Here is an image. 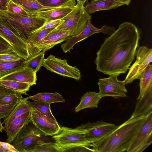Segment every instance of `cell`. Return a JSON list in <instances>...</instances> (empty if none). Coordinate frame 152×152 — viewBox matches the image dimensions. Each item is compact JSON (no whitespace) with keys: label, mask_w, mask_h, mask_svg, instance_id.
Here are the masks:
<instances>
[{"label":"cell","mask_w":152,"mask_h":152,"mask_svg":"<svg viewBox=\"0 0 152 152\" xmlns=\"http://www.w3.org/2000/svg\"><path fill=\"white\" fill-rule=\"evenodd\" d=\"M0 79L27 83L31 86L36 84L37 80V73L31 68L26 66L7 75Z\"/></svg>","instance_id":"cell-17"},{"label":"cell","mask_w":152,"mask_h":152,"mask_svg":"<svg viewBox=\"0 0 152 152\" xmlns=\"http://www.w3.org/2000/svg\"><path fill=\"white\" fill-rule=\"evenodd\" d=\"M117 75H109L107 78L99 79L97 84L99 86L98 93L102 98L106 96L113 97L116 99L125 97L127 91L125 87L124 81L118 80Z\"/></svg>","instance_id":"cell-10"},{"label":"cell","mask_w":152,"mask_h":152,"mask_svg":"<svg viewBox=\"0 0 152 152\" xmlns=\"http://www.w3.org/2000/svg\"><path fill=\"white\" fill-rule=\"evenodd\" d=\"M9 0H0V11H7Z\"/></svg>","instance_id":"cell-42"},{"label":"cell","mask_w":152,"mask_h":152,"mask_svg":"<svg viewBox=\"0 0 152 152\" xmlns=\"http://www.w3.org/2000/svg\"><path fill=\"white\" fill-rule=\"evenodd\" d=\"M124 5L117 0H92L87 2L84 8L90 14L99 11L115 9Z\"/></svg>","instance_id":"cell-20"},{"label":"cell","mask_w":152,"mask_h":152,"mask_svg":"<svg viewBox=\"0 0 152 152\" xmlns=\"http://www.w3.org/2000/svg\"><path fill=\"white\" fill-rule=\"evenodd\" d=\"M9 1L10 0H9Z\"/></svg>","instance_id":"cell-49"},{"label":"cell","mask_w":152,"mask_h":152,"mask_svg":"<svg viewBox=\"0 0 152 152\" xmlns=\"http://www.w3.org/2000/svg\"><path fill=\"white\" fill-rule=\"evenodd\" d=\"M45 136L31 121L18 134L13 145L19 152H31L34 146L44 142Z\"/></svg>","instance_id":"cell-5"},{"label":"cell","mask_w":152,"mask_h":152,"mask_svg":"<svg viewBox=\"0 0 152 152\" xmlns=\"http://www.w3.org/2000/svg\"><path fill=\"white\" fill-rule=\"evenodd\" d=\"M137 100L131 117L135 118L145 115L152 112V85Z\"/></svg>","instance_id":"cell-19"},{"label":"cell","mask_w":152,"mask_h":152,"mask_svg":"<svg viewBox=\"0 0 152 152\" xmlns=\"http://www.w3.org/2000/svg\"><path fill=\"white\" fill-rule=\"evenodd\" d=\"M135 56L136 60L131 66L124 81L125 85L138 79L144 70L152 61V49L145 46L138 47Z\"/></svg>","instance_id":"cell-8"},{"label":"cell","mask_w":152,"mask_h":152,"mask_svg":"<svg viewBox=\"0 0 152 152\" xmlns=\"http://www.w3.org/2000/svg\"><path fill=\"white\" fill-rule=\"evenodd\" d=\"M0 152H3V151L2 150L1 148L0 147Z\"/></svg>","instance_id":"cell-46"},{"label":"cell","mask_w":152,"mask_h":152,"mask_svg":"<svg viewBox=\"0 0 152 152\" xmlns=\"http://www.w3.org/2000/svg\"><path fill=\"white\" fill-rule=\"evenodd\" d=\"M140 38V31L134 24L127 22L120 24L97 52L96 69L109 75L126 73L135 58Z\"/></svg>","instance_id":"cell-1"},{"label":"cell","mask_w":152,"mask_h":152,"mask_svg":"<svg viewBox=\"0 0 152 152\" xmlns=\"http://www.w3.org/2000/svg\"><path fill=\"white\" fill-rule=\"evenodd\" d=\"M25 61L23 59L10 61L0 60V79L23 68Z\"/></svg>","instance_id":"cell-23"},{"label":"cell","mask_w":152,"mask_h":152,"mask_svg":"<svg viewBox=\"0 0 152 152\" xmlns=\"http://www.w3.org/2000/svg\"><path fill=\"white\" fill-rule=\"evenodd\" d=\"M61 22V19L46 20L43 25L35 31L42 30L50 28H56Z\"/></svg>","instance_id":"cell-37"},{"label":"cell","mask_w":152,"mask_h":152,"mask_svg":"<svg viewBox=\"0 0 152 152\" xmlns=\"http://www.w3.org/2000/svg\"><path fill=\"white\" fill-rule=\"evenodd\" d=\"M16 93H19L0 84V99L6 96Z\"/></svg>","instance_id":"cell-41"},{"label":"cell","mask_w":152,"mask_h":152,"mask_svg":"<svg viewBox=\"0 0 152 152\" xmlns=\"http://www.w3.org/2000/svg\"><path fill=\"white\" fill-rule=\"evenodd\" d=\"M76 4L75 0H69L54 8L34 11L28 14L31 16L40 17L46 20L61 19L73 9Z\"/></svg>","instance_id":"cell-16"},{"label":"cell","mask_w":152,"mask_h":152,"mask_svg":"<svg viewBox=\"0 0 152 152\" xmlns=\"http://www.w3.org/2000/svg\"><path fill=\"white\" fill-rule=\"evenodd\" d=\"M152 112L149 113L126 152H142L152 142Z\"/></svg>","instance_id":"cell-15"},{"label":"cell","mask_w":152,"mask_h":152,"mask_svg":"<svg viewBox=\"0 0 152 152\" xmlns=\"http://www.w3.org/2000/svg\"><path fill=\"white\" fill-rule=\"evenodd\" d=\"M23 98L22 94L16 93L7 95L0 99V105H5L19 102Z\"/></svg>","instance_id":"cell-32"},{"label":"cell","mask_w":152,"mask_h":152,"mask_svg":"<svg viewBox=\"0 0 152 152\" xmlns=\"http://www.w3.org/2000/svg\"></svg>","instance_id":"cell-48"},{"label":"cell","mask_w":152,"mask_h":152,"mask_svg":"<svg viewBox=\"0 0 152 152\" xmlns=\"http://www.w3.org/2000/svg\"><path fill=\"white\" fill-rule=\"evenodd\" d=\"M45 52L41 51L30 56L27 60L25 61V66L31 68L37 73L42 66L45 59Z\"/></svg>","instance_id":"cell-28"},{"label":"cell","mask_w":152,"mask_h":152,"mask_svg":"<svg viewBox=\"0 0 152 152\" xmlns=\"http://www.w3.org/2000/svg\"><path fill=\"white\" fill-rule=\"evenodd\" d=\"M7 11L14 14L31 16L22 7L12 0L9 1Z\"/></svg>","instance_id":"cell-33"},{"label":"cell","mask_w":152,"mask_h":152,"mask_svg":"<svg viewBox=\"0 0 152 152\" xmlns=\"http://www.w3.org/2000/svg\"><path fill=\"white\" fill-rule=\"evenodd\" d=\"M13 51L10 45L0 36V54L9 53Z\"/></svg>","instance_id":"cell-39"},{"label":"cell","mask_w":152,"mask_h":152,"mask_svg":"<svg viewBox=\"0 0 152 152\" xmlns=\"http://www.w3.org/2000/svg\"><path fill=\"white\" fill-rule=\"evenodd\" d=\"M30 111L23 114L14 120L11 124L4 130L6 132L7 137L6 142L9 143L13 142L16 136L22 128L31 122Z\"/></svg>","instance_id":"cell-18"},{"label":"cell","mask_w":152,"mask_h":152,"mask_svg":"<svg viewBox=\"0 0 152 152\" xmlns=\"http://www.w3.org/2000/svg\"><path fill=\"white\" fill-rule=\"evenodd\" d=\"M52 138L62 148L78 146L89 147L93 146L84 134L74 129L65 126H61L60 132L52 136Z\"/></svg>","instance_id":"cell-7"},{"label":"cell","mask_w":152,"mask_h":152,"mask_svg":"<svg viewBox=\"0 0 152 152\" xmlns=\"http://www.w3.org/2000/svg\"><path fill=\"white\" fill-rule=\"evenodd\" d=\"M30 112L31 122L46 136H53L60 132L61 126L56 120L48 117L31 107Z\"/></svg>","instance_id":"cell-14"},{"label":"cell","mask_w":152,"mask_h":152,"mask_svg":"<svg viewBox=\"0 0 152 152\" xmlns=\"http://www.w3.org/2000/svg\"><path fill=\"white\" fill-rule=\"evenodd\" d=\"M55 28H50L32 32L26 41L28 46H33L44 38Z\"/></svg>","instance_id":"cell-31"},{"label":"cell","mask_w":152,"mask_h":152,"mask_svg":"<svg viewBox=\"0 0 152 152\" xmlns=\"http://www.w3.org/2000/svg\"><path fill=\"white\" fill-rule=\"evenodd\" d=\"M29 97L23 98L15 106L14 109L6 117L4 118L3 124L4 128H7L15 119L23 114L30 111L28 103Z\"/></svg>","instance_id":"cell-21"},{"label":"cell","mask_w":152,"mask_h":152,"mask_svg":"<svg viewBox=\"0 0 152 152\" xmlns=\"http://www.w3.org/2000/svg\"><path fill=\"white\" fill-rule=\"evenodd\" d=\"M62 152H96L95 150L89 147L85 146H78L70 148H62Z\"/></svg>","instance_id":"cell-38"},{"label":"cell","mask_w":152,"mask_h":152,"mask_svg":"<svg viewBox=\"0 0 152 152\" xmlns=\"http://www.w3.org/2000/svg\"><path fill=\"white\" fill-rule=\"evenodd\" d=\"M0 36L11 46L13 50L25 60L30 57L27 42L12 31L0 18Z\"/></svg>","instance_id":"cell-13"},{"label":"cell","mask_w":152,"mask_h":152,"mask_svg":"<svg viewBox=\"0 0 152 152\" xmlns=\"http://www.w3.org/2000/svg\"><path fill=\"white\" fill-rule=\"evenodd\" d=\"M28 97L29 99L34 101H41L50 104L57 102H65V100L63 96L57 92L38 93Z\"/></svg>","instance_id":"cell-26"},{"label":"cell","mask_w":152,"mask_h":152,"mask_svg":"<svg viewBox=\"0 0 152 152\" xmlns=\"http://www.w3.org/2000/svg\"><path fill=\"white\" fill-rule=\"evenodd\" d=\"M18 103L15 102L7 105H0V119L7 116Z\"/></svg>","instance_id":"cell-34"},{"label":"cell","mask_w":152,"mask_h":152,"mask_svg":"<svg viewBox=\"0 0 152 152\" xmlns=\"http://www.w3.org/2000/svg\"><path fill=\"white\" fill-rule=\"evenodd\" d=\"M62 152V149L56 142H44L36 145L31 152Z\"/></svg>","instance_id":"cell-30"},{"label":"cell","mask_w":152,"mask_h":152,"mask_svg":"<svg viewBox=\"0 0 152 152\" xmlns=\"http://www.w3.org/2000/svg\"><path fill=\"white\" fill-rule=\"evenodd\" d=\"M31 102L28 100L30 106L33 107L40 113L55 120H56L52 113L50 103L39 101Z\"/></svg>","instance_id":"cell-29"},{"label":"cell","mask_w":152,"mask_h":152,"mask_svg":"<svg viewBox=\"0 0 152 152\" xmlns=\"http://www.w3.org/2000/svg\"><path fill=\"white\" fill-rule=\"evenodd\" d=\"M149 114L131 117L109 135L92 144L93 149L96 152L127 151Z\"/></svg>","instance_id":"cell-2"},{"label":"cell","mask_w":152,"mask_h":152,"mask_svg":"<svg viewBox=\"0 0 152 152\" xmlns=\"http://www.w3.org/2000/svg\"><path fill=\"white\" fill-rule=\"evenodd\" d=\"M67 60L57 58L52 55H50L45 59L42 66L50 72L59 75L79 80L81 77L80 70L76 66L69 65Z\"/></svg>","instance_id":"cell-9"},{"label":"cell","mask_w":152,"mask_h":152,"mask_svg":"<svg viewBox=\"0 0 152 152\" xmlns=\"http://www.w3.org/2000/svg\"><path fill=\"white\" fill-rule=\"evenodd\" d=\"M140 92L137 100L143 95L147 89L152 85V65L149 64L139 77Z\"/></svg>","instance_id":"cell-24"},{"label":"cell","mask_w":152,"mask_h":152,"mask_svg":"<svg viewBox=\"0 0 152 152\" xmlns=\"http://www.w3.org/2000/svg\"><path fill=\"white\" fill-rule=\"evenodd\" d=\"M73 9L62 19L61 23L55 29L68 31L71 37L77 35L86 27L91 15L86 10L85 3L77 1Z\"/></svg>","instance_id":"cell-4"},{"label":"cell","mask_w":152,"mask_h":152,"mask_svg":"<svg viewBox=\"0 0 152 152\" xmlns=\"http://www.w3.org/2000/svg\"><path fill=\"white\" fill-rule=\"evenodd\" d=\"M0 18L12 31L26 42L31 34L46 21L40 17L17 14L7 11H0Z\"/></svg>","instance_id":"cell-3"},{"label":"cell","mask_w":152,"mask_h":152,"mask_svg":"<svg viewBox=\"0 0 152 152\" xmlns=\"http://www.w3.org/2000/svg\"><path fill=\"white\" fill-rule=\"evenodd\" d=\"M70 37L68 31L54 28L36 45L28 46L30 56L41 51L45 53L55 45L66 41Z\"/></svg>","instance_id":"cell-12"},{"label":"cell","mask_w":152,"mask_h":152,"mask_svg":"<svg viewBox=\"0 0 152 152\" xmlns=\"http://www.w3.org/2000/svg\"><path fill=\"white\" fill-rule=\"evenodd\" d=\"M0 147L3 152H19L13 145L6 142H4L0 141Z\"/></svg>","instance_id":"cell-40"},{"label":"cell","mask_w":152,"mask_h":152,"mask_svg":"<svg viewBox=\"0 0 152 152\" xmlns=\"http://www.w3.org/2000/svg\"><path fill=\"white\" fill-rule=\"evenodd\" d=\"M69 0H38L42 5L55 7L61 5Z\"/></svg>","instance_id":"cell-36"},{"label":"cell","mask_w":152,"mask_h":152,"mask_svg":"<svg viewBox=\"0 0 152 152\" xmlns=\"http://www.w3.org/2000/svg\"><path fill=\"white\" fill-rule=\"evenodd\" d=\"M115 31V28L105 25L101 28H97L92 24L91 18L88 20L86 25L82 31L78 35L68 38L65 42L61 44V47L65 53L70 52L74 45L93 34L99 33L110 35Z\"/></svg>","instance_id":"cell-11"},{"label":"cell","mask_w":152,"mask_h":152,"mask_svg":"<svg viewBox=\"0 0 152 152\" xmlns=\"http://www.w3.org/2000/svg\"><path fill=\"white\" fill-rule=\"evenodd\" d=\"M121 2L124 4V5H128L130 1L131 0H117Z\"/></svg>","instance_id":"cell-43"},{"label":"cell","mask_w":152,"mask_h":152,"mask_svg":"<svg viewBox=\"0 0 152 152\" xmlns=\"http://www.w3.org/2000/svg\"><path fill=\"white\" fill-rule=\"evenodd\" d=\"M1 119H0V132H2V130H4V127L2 125V123L1 121Z\"/></svg>","instance_id":"cell-44"},{"label":"cell","mask_w":152,"mask_h":152,"mask_svg":"<svg viewBox=\"0 0 152 152\" xmlns=\"http://www.w3.org/2000/svg\"></svg>","instance_id":"cell-47"},{"label":"cell","mask_w":152,"mask_h":152,"mask_svg":"<svg viewBox=\"0 0 152 152\" xmlns=\"http://www.w3.org/2000/svg\"><path fill=\"white\" fill-rule=\"evenodd\" d=\"M101 98L99 93L95 92H87L82 96L80 102L75 108V111L78 112L87 108H97Z\"/></svg>","instance_id":"cell-22"},{"label":"cell","mask_w":152,"mask_h":152,"mask_svg":"<svg viewBox=\"0 0 152 152\" xmlns=\"http://www.w3.org/2000/svg\"><path fill=\"white\" fill-rule=\"evenodd\" d=\"M118 127L113 124L99 121L82 124L74 129L84 134L86 139L93 144L106 137Z\"/></svg>","instance_id":"cell-6"},{"label":"cell","mask_w":152,"mask_h":152,"mask_svg":"<svg viewBox=\"0 0 152 152\" xmlns=\"http://www.w3.org/2000/svg\"><path fill=\"white\" fill-rule=\"evenodd\" d=\"M77 1H79L81 2H82L84 3H85V2L88 0H75Z\"/></svg>","instance_id":"cell-45"},{"label":"cell","mask_w":152,"mask_h":152,"mask_svg":"<svg viewBox=\"0 0 152 152\" xmlns=\"http://www.w3.org/2000/svg\"><path fill=\"white\" fill-rule=\"evenodd\" d=\"M22 59L14 51L12 52L0 54V60L10 61H18Z\"/></svg>","instance_id":"cell-35"},{"label":"cell","mask_w":152,"mask_h":152,"mask_svg":"<svg viewBox=\"0 0 152 152\" xmlns=\"http://www.w3.org/2000/svg\"><path fill=\"white\" fill-rule=\"evenodd\" d=\"M22 7L28 14L36 11L50 10L55 8L42 5L38 0H12Z\"/></svg>","instance_id":"cell-25"},{"label":"cell","mask_w":152,"mask_h":152,"mask_svg":"<svg viewBox=\"0 0 152 152\" xmlns=\"http://www.w3.org/2000/svg\"><path fill=\"white\" fill-rule=\"evenodd\" d=\"M0 84L18 93L25 95H27L26 92L29 91L31 87L27 83L1 79H0Z\"/></svg>","instance_id":"cell-27"}]
</instances>
